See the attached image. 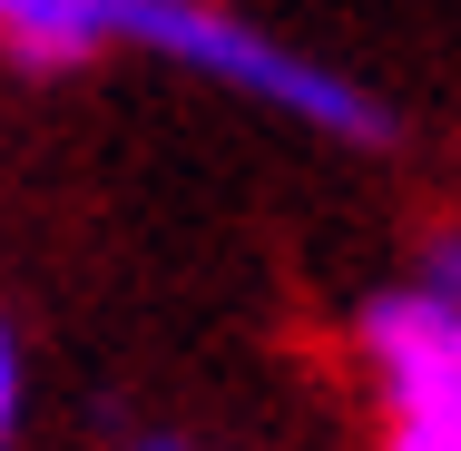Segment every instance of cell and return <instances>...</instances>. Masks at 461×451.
Listing matches in <instances>:
<instances>
[{
  "instance_id": "7a4b0ae2",
  "label": "cell",
  "mask_w": 461,
  "mask_h": 451,
  "mask_svg": "<svg viewBox=\"0 0 461 451\" xmlns=\"http://www.w3.org/2000/svg\"><path fill=\"white\" fill-rule=\"evenodd\" d=\"M452 246H432L422 284H393L354 314V344H364L373 383H383V412H461V294H452Z\"/></svg>"
},
{
  "instance_id": "277c9868",
  "label": "cell",
  "mask_w": 461,
  "mask_h": 451,
  "mask_svg": "<svg viewBox=\"0 0 461 451\" xmlns=\"http://www.w3.org/2000/svg\"><path fill=\"white\" fill-rule=\"evenodd\" d=\"M20 432V344H10V324H0V451Z\"/></svg>"
},
{
  "instance_id": "5b68a950",
  "label": "cell",
  "mask_w": 461,
  "mask_h": 451,
  "mask_svg": "<svg viewBox=\"0 0 461 451\" xmlns=\"http://www.w3.org/2000/svg\"><path fill=\"white\" fill-rule=\"evenodd\" d=\"M128 451H196V442H177V432H138Z\"/></svg>"
},
{
  "instance_id": "6da1fadb",
  "label": "cell",
  "mask_w": 461,
  "mask_h": 451,
  "mask_svg": "<svg viewBox=\"0 0 461 451\" xmlns=\"http://www.w3.org/2000/svg\"><path fill=\"white\" fill-rule=\"evenodd\" d=\"M108 40H138V50H158V59H186V69H206V79H226V89H246V98H276V108L334 128V138H364V148L393 138V118H383L354 79H334V69L276 50L266 30L226 20V10H206V0H108Z\"/></svg>"
},
{
  "instance_id": "3957f363",
  "label": "cell",
  "mask_w": 461,
  "mask_h": 451,
  "mask_svg": "<svg viewBox=\"0 0 461 451\" xmlns=\"http://www.w3.org/2000/svg\"><path fill=\"white\" fill-rule=\"evenodd\" d=\"M383 451H461V412H383Z\"/></svg>"
}]
</instances>
